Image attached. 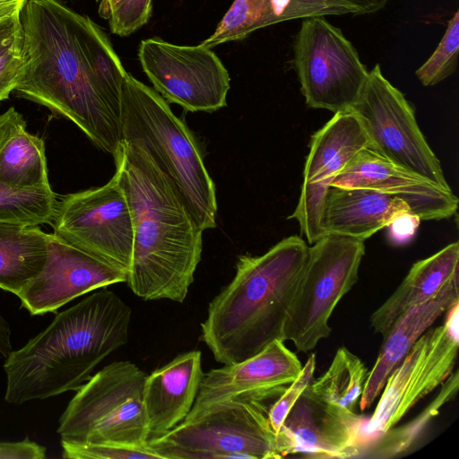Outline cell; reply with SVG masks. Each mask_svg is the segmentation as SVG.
Segmentation results:
<instances>
[{"label": "cell", "instance_id": "cell-1", "mask_svg": "<svg viewBox=\"0 0 459 459\" xmlns=\"http://www.w3.org/2000/svg\"><path fill=\"white\" fill-rule=\"evenodd\" d=\"M21 21L25 65L14 91L71 120L114 157L127 73L106 32L64 0H28Z\"/></svg>", "mask_w": 459, "mask_h": 459}, {"label": "cell", "instance_id": "cell-2", "mask_svg": "<svg viewBox=\"0 0 459 459\" xmlns=\"http://www.w3.org/2000/svg\"><path fill=\"white\" fill-rule=\"evenodd\" d=\"M114 160L134 226L126 282L144 300L183 303L201 260L204 230L140 143L123 140Z\"/></svg>", "mask_w": 459, "mask_h": 459}, {"label": "cell", "instance_id": "cell-3", "mask_svg": "<svg viewBox=\"0 0 459 459\" xmlns=\"http://www.w3.org/2000/svg\"><path fill=\"white\" fill-rule=\"evenodd\" d=\"M132 309L102 288L57 313L5 358V402L22 404L76 391L95 367L128 341Z\"/></svg>", "mask_w": 459, "mask_h": 459}, {"label": "cell", "instance_id": "cell-4", "mask_svg": "<svg viewBox=\"0 0 459 459\" xmlns=\"http://www.w3.org/2000/svg\"><path fill=\"white\" fill-rule=\"evenodd\" d=\"M308 254L299 236L261 255H240L232 281L210 302L202 340L224 365L245 360L274 340L284 341L287 315Z\"/></svg>", "mask_w": 459, "mask_h": 459}, {"label": "cell", "instance_id": "cell-5", "mask_svg": "<svg viewBox=\"0 0 459 459\" xmlns=\"http://www.w3.org/2000/svg\"><path fill=\"white\" fill-rule=\"evenodd\" d=\"M123 140L140 143L178 192L199 227L216 226L213 180L196 138L153 89L127 74L122 85Z\"/></svg>", "mask_w": 459, "mask_h": 459}, {"label": "cell", "instance_id": "cell-6", "mask_svg": "<svg viewBox=\"0 0 459 459\" xmlns=\"http://www.w3.org/2000/svg\"><path fill=\"white\" fill-rule=\"evenodd\" d=\"M278 397L252 392L214 403L198 418L149 438L146 446L160 459L281 458L268 420V402Z\"/></svg>", "mask_w": 459, "mask_h": 459}, {"label": "cell", "instance_id": "cell-7", "mask_svg": "<svg viewBox=\"0 0 459 459\" xmlns=\"http://www.w3.org/2000/svg\"><path fill=\"white\" fill-rule=\"evenodd\" d=\"M147 375L134 363L114 361L82 385L58 420L62 441L144 447L149 431L143 402Z\"/></svg>", "mask_w": 459, "mask_h": 459}, {"label": "cell", "instance_id": "cell-8", "mask_svg": "<svg viewBox=\"0 0 459 459\" xmlns=\"http://www.w3.org/2000/svg\"><path fill=\"white\" fill-rule=\"evenodd\" d=\"M365 255L363 240L325 233L308 247L307 262L283 330L301 352L313 350L331 333L335 307L359 278Z\"/></svg>", "mask_w": 459, "mask_h": 459}, {"label": "cell", "instance_id": "cell-9", "mask_svg": "<svg viewBox=\"0 0 459 459\" xmlns=\"http://www.w3.org/2000/svg\"><path fill=\"white\" fill-rule=\"evenodd\" d=\"M292 63L307 107L333 113L353 108L369 72L352 43L325 16L302 19Z\"/></svg>", "mask_w": 459, "mask_h": 459}, {"label": "cell", "instance_id": "cell-10", "mask_svg": "<svg viewBox=\"0 0 459 459\" xmlns=\"http://www.w3.org/2000/svg\"><path fill=\"white\" fill-rule=\"evenodd\" d=\"M66 243L129 274L134 226L117 177L105 185L63 196L52 221Z\"/></svg>", "mask_w": 459, "mask_h": 459}, {"label": "cell", "instance_id": "cell-11", "mask_svg": "<svg viewBox=\"0 0 459 459\" xmlns=\"http://www.w3.org/2000/svg\"><path fill=\"white\" fill-rule=\"evenodd\" d=\"M352 110L362 122L371 149L396 166L452 190L439 160L419 127L413 108L385 77L378 64L368 72Z\"/></svg>", "mask_w": 459, "mask_h": 459}, {"label": "cell", "instance_id": "cell-12", "mask_svg": "<svg viewBox=\"0 0 459 459\" xmlns=\"http://www.w3.org/2000/svg\"><path fill=\"white\" fill-rule=\"evenodd\" d=\"M447 313L446 322L429 328L388 376L375 411L364 426L366 447L396 426L453 373L459 347L458 305Z\"/></svg>", "mask_w": 459, "mask_h": 459}, {"label": "cell", "instance_id": "cell-13", "mask_svg": "<svg viewBox=\"0 0 459 459\" xmlns=\"http://www.w3.org/2000/svg\"><path fill=\"white\" fill-rule=\"evenodd\" d=\"M138 56L155 91L168 103L191 112H212L226 106L230 78L211 48L154 38L141 41Z\"/></svg>", "mask_w": 459, "mask_h": 459}, {"label": "cell", "instance_id": "cell-14", "mask_svg": "<svg viewBox=\"0 0 459 459\" xmlns=\"http://www.w3.org/2000/svg\"><path fill=\"white\" fill-rule=\"evenodd\" d=\"M370 146L361 120L352 110L333 117L311 137L295 219L308 244L325 234L322 217L330 186L344 166L360 150Z\"/></svg>", "mask_w": 459, "mask_h": 459}, {"label": "cell", "instance_id": "cell-15", "mask_svg": "<svg viewBox=\"0 0 459 459\" xmlns=\"http://www.w3.org/2000/svg\"><path fill=\"white\" fill-rule=\"evenodd\" d=\"M365 423L355 411L317 400L307 387L277 433L281 456L359 457L366 448Z\"/></svg>", "mask_w": 459, "mask_h": 459}, {"label": "cell", "instance_id": "cell-16", "mask_svg": "<svg viewBox=\"0 0 459 459\" xmlns=\"http://www.w3.org/2000/svg\"><path fill=\"white\" fill-rule=\"evenodd\" d=\"M127 277L126 273L49 234L43 270L16 296L30 315H43L94 290L126 282Z\"/></svg>", "mask_w": 459, "mask_h": 459}, {"label": "cell", "instance_id": "cell-17", "mask_svg": "<svg viewBox=\"0 0 459 459\" xmlns=\"http://www.w3.org/2000/svg\"><path fill=\"white\" fill-rule=\"evenodd\" d=\"M331 186L369 188L394 195L406 202L420 221L451 218L459 203L452 190L396 166L369 147L357 152Z\"/></svg>", "mask_w": 459, "mask_h": 459}, {"label": "cell", "instance_id": "cell-18", "mask_svg": "<svg viewBox=\"0 0 459 459\" xmlns=\"http://www.w3.org/2000/svg\"><path fill=\"white\" fill-rule=\"evenodd\" d=\"M302 366L283 341L274 340L257 354L204 374L194 405L185 421L198 418L211 405L238 394L268 392L281 395Z\"/></svg>", "mask_w": 459, "mask_h": 459}, {"label": "cell", "instance_id": "cell-19", "mask_svg": "<svg viewBox=\"0 0 459 459\" xmlns=\"http://www.w3.org/2000/svg\"><path fill=\"white\" fill-rule=\"evenodd\" d=\"M201 358L199 351L179 354L146 377L143 402L149 438L169 431L190 412L204 374Z\"/></svg>", "mask_w": 459, "mask_h": 459}, {"label": "cell", "instance_id": "cell-20", "mask_svg": "<svg viewBox=\"0 0 459 459\" xmlns=\"http://www.w3.org/2000/svg\"><path fill=\"white\" fill-rule=\"evenodd\" d=\"M458 273L455 274L430 299L404 311L383 337L377 360L368 372L359 404L368 409L381 394L393 369L402 361L416 341L444 313L458 305Z\"/></svg>", "mask_w": 459, "mask_h": 459}, {"label": "cell", "instance_id": "cell-21", "mask_svg": "<svg viewBox=\"0 0 459 459\" xmlns=\"http://www.w3.org/2000/svg\"><path fill=\"white\" fill-rule=\"evenodd\" d=\"M346 14L359 15L353 5L343 0H235L214 32L201 45L212 48L282 22Z\"/></svg>", "mask_w": 459, "mask_h": 459}, {"label": "cell", "instance_id": "cell-22", "mask_svg": "<svg viewBox=\"0 0 459 459\" xmlns=\"http://www.w3.org/2000/svg\"><path fill=\"white\" fill-rule=\"evenodd\" d=\"M411 212L403 199L369 188L330 186L322 217L325 234L365 241L401 214Z\"/></svg>", "mask_w": 459, "mask_h": 459}, {"label": "cell", "instance_id": "cell-23", "mask_svg": "<svg viewBox=\"0 0 459 459\" xmlns=\"http://www.w3.org/2000/svg\"><path fill=\"white\" fill-rule=\"evenodd\" d=\"M458 271L457 241L414 263L394 292L371 315L374 333L384 337L404 311L430 299Z\"/></svg>", "mask_w": 459, "mask_h": 459}, {"label": "cell", "instance_id": "cell-24", "mask_svg": "<svg viewBox=\"0 0 459 459\" xmlns=\"http://www.w3.org/2000/svg\"><path fill=\"white\" fill-rule=\"evenodd\" d=\"M48 237L39 226L0 222V289L17 295L40 273Z\"/></svg>", "mask_w": 459, "mask_h": 459}, {"label": "cell", "instance_id": "cell-25", "mask_svg": "<svg viewBox=\"0 0 459 459\" xmlns=\"http://www.w3.org/2000/svg\"><path fill=\"white\" fill-rule=\"evenodd\" d=\"M0 184L16 189L51 188L44 141L26 127L15 133L0 151Z\"/></svg>", "mask_w": 459, "mask_h": 459}, {"label": "cell", "instance_id": "cell-26", "mask_svg": "<svg viewBox=\"0 0 459 459\" xmlns=\"http://www.w3.org/2000/svg\"><path fill=\"white\" fill-rule=\"evenodd\" d=\"M368 374L361 359L347 348L341 347L328 369L317 379H313L307 390L326 404L354 411Z\"/></svg>", "mask_w": 459, "mask_h": 459}, {"label": "cell", "instance_id": "cell-27", "mask_svg": "<svg viewBox=\"0 0 459 459\" xmlns=\"http://www.w3.org/2000/svg\"><path fill=\"white\" fill-rule=\"evenodd\" d=\"M441 385L438 394L417 417L379 436L366 447L360 457L393 458L411 448L442 406L456 394L459 386L458 372L452 373Z\"/></svg>", "mask_w": 459, "mask_h": 459}, {"label": "cell", "instance_id": "cell-28", "mask_svg": "<svg viewBox=\"0 0 459 459\" xmlns=\"http://www.w3.org/2000/svg\"><path fill=\"white\" fill-rule=\"evenodd\" d=\"M57 202L51 188L16 189L0 184V222L52 223Z\"/></svg>", "mask_w": 459, "mask_h": 459}, {"label": "cell", "instance_id": "cell-29", "mask_svg": "<svg viewBox=\"0 0 459 459\" xmlns=\"http://www.w3.org/2000/svg\"><path fill=\"white\" fill-rule=\"evenodd\" d=\"M25 65L21 13L0 20V102L8 99Z\"/></svg>", "mask_w": 459, "mask_h": 459}, {"label": "cell", "instance_id": "cell-30", "mask_svg": "<svg viewBox=\"0 0 459 459\" xmlns=\"http://www.w3.org/2000/svg\"><path fill=\"white\" fill-rule=\"evenodd\" d=\"M459 53V11L447 22L446 31L428 60L415 72L423 86H434L452 75L457 67Z\"/></svg>", "mask_w": 459, "mask_h": 459}, {"label": "cell", "instance_id": "cell-31", "mask_svg": "<svg viewBox=\"0 0 459 459\" xmlns=\"http://www.w3.org/2000/svg\"><path fill=\"white\" fill-rule=\"evenodd\" d=\"M62 457L68 459H160L147 446L115 444H75L61 440Z\"/></svg>", "mask_w": 459, "mask_h": 459}, {"label": "cell", "instance_id": "cell-32", "mask_svg": "<svg viewBox=\"0 0 459 459\" xmlns=\"http://www.w3.org/2000/svg\"><path fill=\"white\" fill-rule=\"evenodd\" d=\"M316 355L312 353L306 364L302 366L299 377L290 384L283 393L271 405L268 420L273 430L277 434L292 406L301 394L314 379Z\"/></svg>", "mask_w": 459, "mask_h": 459}, {"label": "cell", "instance_id": "cell-33", "mask_svg": "<svg viewBox=\"0 0 459 459\" xmlns=\"http://www.w3.org/2000/svg\"><path fill=\"white\" fill-rule=\"evenodd\" d=\"M46 447L28 437L15 442H0V459H44Z\"/></svg>", "mask_w": 459, "mask_h": 459}, {"label": "cell", "instance_id": "cell-34", "mask_svg": "<svg viewBox=\"0 0 459 459\" xmlns=\"http://www.w3.org/2000/svg\"><path fill=\"white\" fill-rule=\"evenodd\" d=\"M420 219L411 212L403 213L396 217L386 227L388 228V238L394 245H403L409 242L415 235Z\"/></svg>", "mask_w": 459, "mask_h": 459}, {"label": "cell", "instance_id": "cell-35", "mask_svg": "<svg viewBox=\"0 0 459 459\" xmlns=\"http://www.w3.org/2000/svg\"><path fill=\"white\" fill-rule=\"evenodd\" d=\"M23 127H26V121L13 107L0 115V151L11 137Z\"/></svg>", "mask_w": 459, "mask_h": 459}, {"label": "cell", "instance_id": "cell-36", "mask_svg": "<svg viewBox=\"0 0 459 459\" xmlns=\"http://www.w3.org/2000/svg\"><path fill=\"white\" fill-rule=\"evenodd\" d=\"M353 5L359 15L373 14L384 9L389 0H343Z\"/></svg>", "mask_w": 459, "mask_h": 459}, {"label": "cell", "instance_id": "cell-37", "mask_svg": "<svg viewBox=\"0 0 459 459\" xmlns=\"http://www.w3.org/2000/svg\"><path fill=\"white\" fill-rule=\"evenodd\" d=\"M12 351L11 329L7 321L0 314V354L6 358Z\"/></svg>", "mask_w": 459, "mask_h": 459}, {"label": "cell", "instance_id": "cell-38", "mask_svg": "<svg viewBox=\"0 0 459 459\" xmlns=\"http://www.w3.org/2000/svg\"><path fill=\"white\" fill-rule=\"evenodd\" d=\"M28 0H0V20L20 13Z\"/></svg>", "mask_w": 459, "mask_h": 459}, {"label": "cell", "instance_id": "cell-39", "mask_svg": "<svg viewBox=\"0 0 459 459\" xmlns=\"http://www.w3.org/2000/svg\"><path fill=\"white\" fill-rule=\"evenodd\" d=\"M100 1V7L99 10L104 8L111 0H96Z\"/></svg>", "mask_w": 459, "mask_h": 459}]
</instances>
